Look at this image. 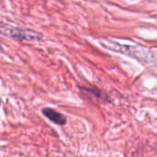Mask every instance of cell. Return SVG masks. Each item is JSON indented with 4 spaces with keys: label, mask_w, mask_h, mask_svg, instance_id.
<instances>
[{
    "label": "cell",
    "mask_w": 157,
    "mask_h": 157,
    "mask_svg": "<svg viewBox=\"0 0 157 157\" xmlns=\"http://www.w3.org/2000/svg\"><path fill=\"white\" fill-rule=\"evenodd\" d=\"M102 44L104 47L115 51V52H118L120 54H125L133 57L138 58L140 61H144V62H151L153 56L151 52H150L149 50L142 48V47H138V46H127V45H122L119 44L115 42H111V41H104L102 42Z\"/></svg>",
    "instance_id": "1"
},
{
    "label": "cell",
    "mask_w": 157,
    "mask_h": 157,
    "mask_svg": "<svg viewBox=\"0 0 157 157\" xmlns=\"http://www.w3.org/2000/svg\"><path fill=\"white\" fill-rule=\"evenodd\" d=\"M0 34L11 38L16 41H41L43 39V35L33 30L14 27L11 25L0 24Z\"/></svg>",
    "instance_id": "2"
},
{
    "label": "cell",
    "mask_w": 157,
    "mask_h": 157,
    "mask_svg": "<svg viewBox=\"0 0 157 157\" xmlns=\"http://www.w3.org/2000/svg\"><path fill=\"white\" fill-rule=\"evenodd\" d=\"M43 114L52 122H54L56 125L64 126L67 123V118L64 115L61 113L56 111L55 109L52 108H44L43 109Z\"/></svg>",
    "instance_id": "3"
},
{
    "label": "cell",
    "mask_w": 157,
    "mask_h": 157,
    "mask_svg": "<svg viewBox=\"0 0 157 157\" xmlns=\"http://www.w3.org/2000/svg\"><path fill=\"white\" fill-rule=\"evenodd\" d=\"M82 92L84 93H87L88 94H92L94 95L95 98L97 99H102V100H105V94L99 89L97 88H92V87H82L81 88Z\"/></svg>",
    "instance_id": "4"
}]
</instances>
